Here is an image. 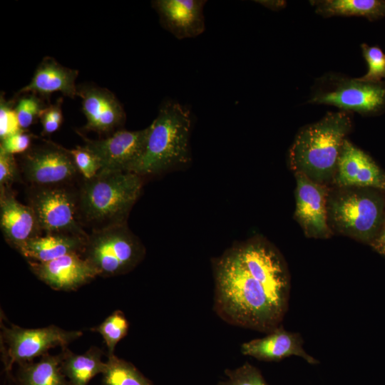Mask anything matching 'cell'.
Listing matches in <instances>:
<instances>
[{"label": "cell", "instance_id": "6da1fadb", "mask_svg": "<svg viewBox=\"0 0 385 385\" xmlns=\"http://www.w3.org/2000/svg\"><path fill=\"white\" fill-rule=\"evenodd\" d=\"M214 310L225 322L269 333L288 309L290 277L280 253L252 240L227 250L213 262Z\"/></svg>", "mask_w": 385, "mask_h": 385}, {"label": "cell", "instance_id": "7a4b0ae2", "mask_svg": "<svg viewBox=\"0 0 385 385\" xmlns=\"http://www.w3.org/2000/svg\"><path fill=\"white\" fill-rule=\"evenodd\" d=\"M143 185V178L130 172L100 170L90 179L81 176L76 185L79 223L89 232L127 224Z\"/></svg>", "mask_w": 385, "mask_h": 385}, {"label": "cell", "instance_id": "3957f363", "mask_svg": "<svg viewBox=\"0 0 385 385\" xmlns=\"http://www.w3.org/2000/svg\"><path fill=\"white\" fill-rule=\"evenodd\" d=\"M192 114L184 105L165 100L148 126L142 152L127 172L141 177L160 174L190 160Z\"/></svg>", "mask_w": 385, "mask_h": 385}, {"label": "cell", "instance_id": "277c9868", "mask_svg": "<svg viewBox=\"0 0 385 385\" xmlns=\"http://www.w3.org/2000/svg\"><path fill=\"white\" fill-rule=\"evenodd\" d=\"M348 111L328 113L319 121L304 127L289 151V163L295 173L326 185L335 178L346 136L351 129Z\"/></svg>", "mask_w": 385, "mask_h": 385}, {"label": "cell", "instance_id": "5b68a950", "mask_svg": "<svg viewBox=\"0 0 385 385\" xmlns=\"http://www.w3.org/2000/svg\"><path fill=\"white\" fill-rule=\"evenodd\" d=\"M328 220L339 232L372 247L385 227V190L342 187L328 196Z\"/></svg>", "mask_w": 385, "mask_h": 385}, {"label": "cell", "instance_id": "8992f818", "mask_svg": "<svg viewBox=\"0 0 385 385\" xmlns=\"http://www.w3.org/2000/svg\"><path fill=\"white\" fill-rule=\"evenodd\" d=\"M145 255L144 245L127 224L89 232L81 254L103 277L130 272Z\"/></svg>", "mask_w": 385, "mask_h": 385}, {"label": "cell", "instance_id": "52a82bcc", "mask_svg": "<svg viewBox=\"0 0 385 385\" xmlns=\"http://www.w3.org/2000/svg\"><path fill=\"white\" fill-rule=\"evenodd\" d=\"M73 184L29 185L27 205L32 209L42 234L88 235L77 217L76 186Z\"/></svg>", "mask_w": 385, "mask_h": 385}, {"label": "cell", "instance_id": "ba28073f", "mask_svg": "<svg viewBox=\"0 0 385 385\" xmlns=\"http://www.w3.org/2000/svg\"><path fill=\"white\" fill-rule=\"evenodd\" d=\"M1 349L5 369L11 370L14 364L22 365L42 356L53 348H66L81 337V331L66 330L55 325L41 328H23L11 324L1 325Z\"/></svg>", "mask_w": 385, "mask_h": 385}, {"label": "cell", "instance_id": "9c48e42d", "mask_svg": "<svg viewBox=\"0 0 385 385\" xmlns=\"http://www.w3.org/2000/svg\"><path fill=\"white\" fill-rule=\"evenodd\" d=\"M19 165L29 185L73 184L81 175L70 150L51 141L31 146Z\"/></svg>", "mask_w": 385, "mask_h": 385}, {"label": "cell", "instance_id": "30bf717a", "mask_svg": "<svg viewBox=\"0 0 385 385\" xmlns=\"http://www.w3.org/2000/svg\"><path fill=\"white\" fill-rule=\"evenodd\" d=\"M310 103L336 106L344 111L376 113L385 106V84L356 78H336L326 88L317 90Z\"/></svg>", "mask_w": 385, "mask_h": 385}, {"label": "cell", "instance_id": "8fae6325", "mask_svg": "<svg viewBox=\"0 0 385 385\" xmlns=\"http://www.w3.org/2000/svg\"><path fill=\"white\" fill-rule=\"evenodd\" d=\"M296 207L294 216L306 236L327 238L332 235L328 223L326 185L317 183L305 175L295 173Z\"/></svg>", "mask_w": 385, "mask_h": 385}, {"label": "cell", "instance_id": "7c38bea8", "mask_svg": "<svg viewBox=\"0 0 385 385\" xmlns=\"http://www.w3.org/2000/svg\"><path fill=\"white\" fill-rule=\"evenodd\" d=\"M148 127L135 131L115 130L108 137L98 140L83 138L86 146L98 158L101 170L127 172L143 148Z\"/></svg>", "mask_w": 385, "mask_h": 385}, {"label": "cell", "instance_id": "4fadbf2b", "mask_svg": "<svg viewBox=\"0 0 385 385\" xmlns=\"http://www.w3.org/2000/svg\"><path fill=\"white\" fill-rule=\"evenodd\" d=\"M27 262L36 277L56 291L77 290L98 276L80 254H69L44 262Z\"/></svg>", "mask_w": 385, "mask_h": 385}, {"label": "cell", "instance_id": "5bb4252c", "mask_svg": "<svg viewBox=\"0 0 385 385\" xmlns=\"http://www.w3.org/2000/svg\"><path fill=\"white\" fill-rule=\"evenodd\" d=\"M86 118L85 129L99 134L114 133L125 119L123 108L108 90L93 86L77 87Z\"/></svg>", "mask_w": 385, "mask_h": 385}, {"label": "cell", "instance_id": "9a60e30c", "mask_svg": "<svg viewBox=\"0 0 385 385\" xmlns=\"http://www.w3.org/2000/svg\"><path fill=\"white\" fill-rule=\"evenodd\" d=\"M205 0H156L152 6L162 26L178 39L195 38L205 30Z\"/></svg>", "mask_w": 385, "mask_h": 385}, {"label": "cell", "instance_id": "2e32d148", "mask_svg": "<svg viewBox=\"0 0 385 385\" xmlns=\"http://www.w3.org/2000/svg\"><path fill=\"white\" fill-rule=\"evenodd\" d=\"M0 227L6 242L17 251L43 235L34 211L16 200L11 188L0 187Z\"/></svg>", "mask_w": 385, "mask_h": 385}, {"label": "cell", "instance_id": "e0dca14e", "mask_svg": "<svg viewBox=\"0 0 385 385\" xmlns=\"http://www.w3.org/2000/svg\"><path fill=\"white\" fill-rule=\"evenodd\" d=\"M334 183L339 188L368 187L385 190V173L368 154L346 139Z\"/></svg>", "mask_w": 385, "mask_h": 385}, {"label": "cell", "instance_id": "ac0fdd59", "mask_svg": "<svg viewBox=\"0 0 385 385\" xmlns=\"http://www.w3.org/2000/svg\"><path fill=\"white\" fill-rule=\"evenodd\" d=\"M303 343L299 334L288 332L281 325L264 337L243 343L241 352L264 361H279L291 356H297L310 364H319L318 360L304 349Z\"/></svg>", "mask_w": 385, "mask_h": 385}, {"label": "cell", "instance_id": "d6986e66", "mask_svg": "<svg viewBox=\"0 0 385 385\" xmlns=\"http://www.w3.org/2000/svg\"><path fill=\"white\" fill-rule=\"evenodd\" d=\"M78 71L59 64L54 58L46 56L38 66L31 81L19 93H32L47 96L54 92L73 98L77 96L76 79Z\"/></svg>", "mask_w": 385, "mask_h": 385}, {"label": "cell", "instance_id": "ffe728a7", "mask_svg": "<svg viewBox=\"0 0 385 385\" xmlns=\"http://www.w3.org/2000/svg\"><path fill=\"white\" fill-rule=\"evenodd\" d=\"M87 237L67 234H43L29 240L18 252L27 261L48 262L69 254L81 255Z\"/></svg>", "mask_w": 385, "mask_h": 385}, {"label": "cell", "instance_id": "44dd1931", "mask_svg": "<svg viewBox=\"0 0 385 385\" xmlns=\"http://www.w3.org/2000/svg\"><path fill=\"white\" fill-rule=\"evenodd\" d=\"M61 369L71 385H87L98 374H103L106 363L103 352L96 346L82 354H76L66 348L62 351Z\"/></svg>", "mask_w": 385, "mask_h": 385}, {"label": "cell", "instance_id": "7402d4cb", "mask_svg": "<svg viewBox=\"0 0 385 385\" xmlns=\"http://www.w3.org/2000/svg\"><path fill=\"white\" fill-rule=\"evenodd\" d=\"M63 353L46 354L36 362L21 366L18 374L19 385H71L61 369Z\"/></svg>", "mask_w": 385, "mask_h": 385}, {"label": "cell", "instance_id": "603a6c76", "mask_svg": "<svg viewBox=\"0 0 385 385\" xmlns=\"http://www.w3.org/2000/svg\"><path fill=\"white\" fill-rule=\"evenodd\" d=\"M315 11L324 17L362 16L376 20L385 16V0L311 1Z\"/></svg>", "mask_w": 385, "mask_h": 385}, {"label": "cell", "instance_id": "cb8c5ba5", "mask_svg": "<svg viewBox=\"0 0 385 385\" xmlns=\"http://www.w3.org/2000/svg\"><path fill=\"white\" fill-rule=\"evenodd\" d=\"M103 374L104 385H154L133 364L108 355Z\"/></svg>", "mask_w": 385, "mask_h": 385}, {"label": "cell", "instance_id": "d4e9b609", "mask_svg": "<svg viewBox=\"0 0 385 385\" xmlns=\"http://www.w3.org/2000/svg\"><path fill=\"white\" fill-rule=\"evenodd\" d=\"M129 323L123 312L115 310L92 331L99 333L107 346L108 355L114 354L117 344L128 334Z\"/></svg>", "mask_w": 385, "mask_h": 385}, {"label": "cell", "instance_id": "484cf974", "mask_svg": "<svg viewBox=\"0 0 385 385\" xmlns=\"http://www.w3.org/2000/svg\"><path fill=\"white\" fill-rule=\"evenodd\" d=\"M363 56L367 66V73L362 77L358 78L360 81L382 83L385 81V53L378 46H369L365 43L361 44Z\"/></svg>", "mask_w": 385, "mask_h": 385}, {"label": "cell", "instance_id": "4316f807", "mask_svg": "<svg viewBox=\"0 0 385 385\" xmlns=\"http://www.w3.org/2000/svg\"><path fill=\"white\" fill-rule=\"evenodd\" d=\"M226 379L217 385H269L260 370L249 362L236 369L225 370Z\"/></svg>", "mask_w": 385, "mask_h": 385}, {"label": "cell", "instance_id": "83f0119b", "mask_svg": "<svg viewBox=\"0 0 385 385\" xmlns=\"http://www.w3.org/2000/svg\"><path fill=\"white\" fill-rule=\"evenodd\" d=\"M46 106L41 98L32 93H26L17 102L15 111L20 128L25 130L40 118Z\"/></svg>", "mask_w": 385, "mask_h": 385}, {"label": "cell", "instance_id": "f1b7e54d", "mask_svg": "<svg viewBox=\"0 0 385 385\" xmlns=\"http://www.w3.org/2000/svg\"><path fill=\"white\" fill-rule=\"evenodd\" d=\"M69 150L76 168L83 178H92L101 170L98 158L86 145L78 146Z\"/></svg>", "mask_w": 385, "mask_h": 385}, {"label": "cell", "instance_id": "f546056e", "mask_svg": "<svg viewBox=\"0 0 385 385\" xmlns=\"http://www.w3.org/2000/svg\"><path fill=\"white\" fill-rule=\"evenodd\" d=\"M21 130L19 126L15 108L11 101H6L4 96L0 98V139Z\"/></svg>", "mask_w": 385, "mask_h": 385}, {"label": "cell", "instance_id": "4dcf8cb0", "mask_svg": "<svg viewBox=\"0 0 385 385\" xmlns=\"http://www.w3.org/2000/svg\"><path fill=\"white\" fill-rule=\"evenodd\" d=\"M21 171L14 155L0 148V187L11 188L21 179Z\"/></svg>", "mask_w": 385, "mask_h": 385}, {"label": "cell", "instance_id": "1f68e13d", "mask_svg": "<svg viewBox=\"0 0 385 385\" xmlns=\"http://www.w3.org/2000/svg\"><path fill=\"white\" fill-rule=\"evenodd\" d=\"M61 104L62 98H60L56 103L46 106L42 111L39 119L43 134H51L61 127L63 122Z\"/></svg>", "mask_w": 385, "mask_h": 385}, {"label": "cell", "instance_id": "d6a6232c", "mask_svg": "<svg viewBox=\"0 0 385 385\" xmlns=\"http://www.w3.org/2000/svg\"><path fill=\"white\" fill-rule=\"evenodd\" d=\"M32 135L20 130L1 140L0 148L14 155L26 153L31 147Z\"/></svg>", "mask_w": 385, "mask_h": 385}, {"label": "cell", "instance_id": "836d02e7", "mask_svg": "<svg viewBox=\"0 0 385 385\" xmlns=\"http://www.w3.org/2000/svg\"><path fill=\"white\" fill-rule=\"evenodd\" d=\"M373 248L379 254L384 255L385 253V227L384 231L379 237L377 242L373 247Z\"/></svg>", "mask_w": 385, "mask_h": 385}, {"label": "cell", "instance_id": "e575fe53", "mask_svg": "<svg viewBox=\"0 0 385 385\" xmlns=\"http://www.w3.org/2000/svg\"><path fill=\"white\" fill-rule=\"evenodd\" d=\"M261 4L270 9H279L284 6L285 2L282 1H258Z\"/></svg>", "mask_w": 385, "mask_h": 385}, {"label": "cell", "instance_id": "d590c367", "mask_svg": "<svg viewBox=\"0 0 385 385\" xmlns=\"http://www.w3.org/2000/svg\"><path fill=\"white\" fill-rule=\"evenodd\" d=\"M384 255L385 256V253H384Z\"/></svg>", "mask_w": 385, "mask_h": 385}]
</instances>
